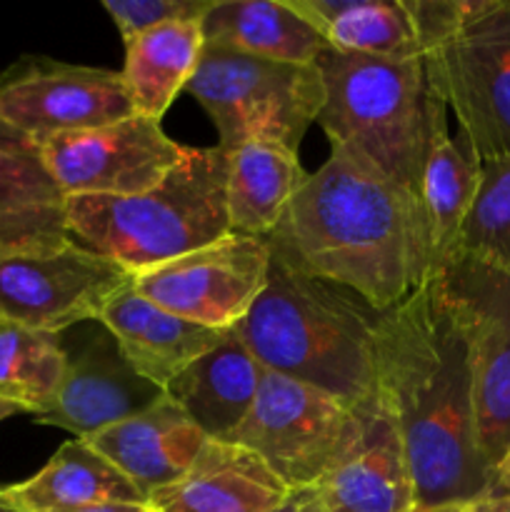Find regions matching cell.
Listing matches in <instances>:
<instances>
[{"mask_svg":"<svg viewBox=\"0 0 510 512\" xmlns=\"http://www.w3.org/2000/svg\"><path fill=\"white\" fill-rule=\"evenodd\" d=\"M315 68L325 103L315 123L330 145L348 148L418 200L435 120L448 113L423 58H370L328 48Z\"/></svg>","mask_w":510,"mask_h":512,"instance_id":"5b68a950","label":"cell"},{"mask_svg":"<svg viewBox=\"0 0 510 512\" xmlns=\"http://www.w3.org/2000/svg\"><path fill=\"white\" fill-rule=\"evenodd\" d=\"M135 273L85 245L68 243L35 250L0 253V318L40 333L95 320L123 290L133 288Z\"/></svg>","mask_w":510,"mask_h":512,"instance_id":"9c48e42d","label":"cell"},{"mask_svg":"<svg viewBox=\"0 0 510 512\" xmlns=\"http://www.w3.org/2000/svg\"><path fill=\"white\" fill-rule=\"evenodd\" d=\"M135 115L123 75L88 65L30 60L0 75V120L35 143Z\"/></svg>","mask_w":510,"mask_h":512,"instance_id":"4fadbf2b","label":"cell"},{"mask_svg":"<svg viewBox=\"0 0 510 512\" xmlns=\"http://www.w3.org/2000/svg\"><path fill=\"white\" fill-rule=\"evenodd\" d=\"M428 280L463 333L480 453L498 473L510 450V275L455 253Z\"/></svg>","mask_w":510,"mask_h":512,"instance_id":"ba28073f","label":"cell"},{"mask_svg":"<svg viewBox=\"0 0 510 512\" xmlns=\"http://www.w3.org/2000/svg\"><path fill=\"white\" fill-rule=\"evenodd\" d=\"M310 173L298 150L275 140H250L228 153V225L230 233L268 238L290 200Z\"/></svg>","mask_w":510,"mask_h":512,"instance_id":"44dd1931","label":"cell"},{"mask_svg":"<svg viewBox=\"0 0 510 512\" xmlns=\"http://www.w3.org/2000/svg\"><path fill=\"white\" fill-rule=\"evenodd\" d=\"M418 510V508H415ZM418 512H468L465 505H453V508H438V510H418Z\"/></svg>","mask_w":510,"mask_h":512,"instance_id":"74e56055","label":"cell"},{"mask_svg":"<svg viewBox=\"0 0 510 512\" xmlns=\"http://www.w3.org/2000/svg\"><path fill=\"white\" fill-rule=\"evenodd\" d=\"M163 395L158 385L135 373L113 335L103 328L78 353L68 355L58 390L33 418L38 425L68 430L85 440L143 413Z\"/></svg>","mask_w":510,"mask_h":512,"instance_id":"9a60e30c","label":"cell"},{"mask_svg":"<svg viewBox=\"0 0 510 512\" xmlns=\"http://www.w3.org/2000/svg\"><path fill=\"white\" fill-rule=\"evenodd\" d=\"M25 410L20 408V405H15V403H8V400H0V423H3V420H8V418H13V415H23ZM28 415V413H25Z\"/></svg>","mask_w":510,"mask_h":512,"instance_id":"e575fe53","label":"cell"},{"mask_svg":"<svg viewBox=\"0 0 510 512\" xmlns=\"http://www.w3.org/2000/svg\"><path fill=\"white\" fill-rule=\"evenodd\" d=\"M375 390L403 438L415 508L470 505L495 490L475 423L468 348L433 283L378 318Z\"/></svg>","mask_w":510,"mask_h":512,"instance_id":"6da1fadb","label":"cell"},{"mask_svg":"<svg viewBox=\"0 0 510 512\" xmlns=\"http://www.w3.org/2000/svg\"><path fill=\"white\" fill-rule=\"evenodd\" d=\"M65 228L133 273L215 243L230 233L228 153L185 148L180 163L138 195L65 198Z\"/></svg>","mask_w":510,"mask_h":512,"instance_id":"277c9868","label":"cell"},{"mask_svg":"<svg viewBox=\"0 0 510 512\" xmlns=\"http://www.w3.org/2000/svg\"><path fill=\"white\" fill-rule=\"evenodd\" d=\"M468 512H510V495L490 493L485 498L475 500V503L465 505Z\"/></svg>","mask_w":510,"mask_h":512,"instance_id":"4dcf8cb0","label":"cell"},{"mask_svg":"<svg viewBox=\"0 0 510 512\" xmlns=\"http://www.w3.org/2000/svg\"><path fill=\"white\" fill-rule=\"evenodd\" d=\"M423 63L475 158H510V0H468L463 20L423 45Z\"/></svg>","mask_w":510,"mask_h":512,"instance_id":"52a82bcc","label":"cell"},{"mask_svg":"<svg viewBox=\"0 0 510 512\" xmlns=\"http://www.w3.org/2000/svg\"><path fill=\"white\" fill-rule=\"evenodd\" d=\"M350 408L318 388L263 368L258 395L228 443L253 450L290 490H310L333 465Z\"/></svg>","mask_w":510,"mask_h":512,"instance_id":"30bf717a","label":"cell"},{"mask_svg":"<svg viewBox=\"0 0 510 512\" xmlns=\"http://www.w3.org/2000/svg\"><path fill=\"white\" fill-rule=\"evenodd\" d=\"M458 253L475 255L510 275V158L483 165Z\"/></svg>","mask_w":510,"mask_h":512,"instance_id":"83f0119b","label":"cell"},{"mask_svg":"<svg viewBox=\"0 0 510 512\" xmlns=\"http://www.w3.org/2000/svg\"><path fill=\"white\" fill-rule=\"evenodd\" d=\"M263 365L240 343L233 330L188 365L165 388V395L185 410L210 440H225L235 433L258 395Z\"/></svg>","mask_w":510,"mask_h":512,"instance_id":"d6986e66","label":"cell"},{"mask_svg":"<svg viewBox=\"0 0 510 512\" xmlns=\"http://www.w3.org/2000/svg\"><path fill=\"white\" fill-rule=\"evenodd\" d=\"M413 512H418V510H413Z\"/></svg>","mask_w":510,"mask_h":512,"instance_id":"60d3db41","label":"cell"},{"mask_svg":"<svg viewBox=\"0 0 510 512\" xmlns=\"http://www.w3.org/2000/svg\"><path fill=\"white\" fill-rule=\"evenodd\" d=\"M148 505H130V503H103V505H85L75 510H58V512H145Z\"/></svg>","mask_w":510,"mask_h":512,"instance_id":"1f68e13d","label":"cell"},{"mask_svg":"<svg viewBox=\"0 0 510 512\" xmlns=\"http://www.w3.org/2000/svg\"><path fill=\"white\" fill-rule=\"evenodd\" d=\"M65 195L40 155L0 150V253L68 243Z\"/></svg>","mask_w":510,"mask_h":512,"instance_id":"d4e9b609","label":"cell"},{"mask_svg":"<svg viewBox=\"0 0 510 512\" xmlns=\"http://www.w3.org/2000/svg\"><path fill=\"white\" fill-rule=\"evenodd\" d=\"M273 512H300V500H298V493L290 495V498L285 500V503L280 505L278 510H273Z\"/></svg>","mask_w":510,"mask_h":512,"instance_id":"8d00e7d4","label":"cell"},{"mask_svg":"<svg viewBox=\"0 0 510 512\" xmlns=\"http://www.w3.org/2000/svg\"><path fill=\"white\" fill-rule=\"evenodd\" d=\"M3 490L28 512L75 510L103 503L148 505V498L108 458L80 438L65 440L33 478Z\"/></svg>","mask_w":510,"mask_h":512,"instance_id":"603a6c76","label":"cell"},{"mask_svg":"<svg viewBox=\"0 0 510 512\" xmlns=\"http://www.w3.org/2000/svg\"><path fill=\"white\" fill-rule=\"evenodd\" d=\"M0 512H28V510H23V508H20V505H15L13 500H10L8 495H5V490L0 488Z\"/></svg>","mask_w":510,"mask_h":512,"instance_id":"d590c367","label":"cell"},{"mask_svg":"<svg viewBox=\"0 0 510 512\" xmlns=\"http://www.w3.org/2000/svg\"><path fill=\"white\" fill-rule=\"evenodd\" d=\"M480 175L483 163L475 158L463 135L458 140L450 138L448 113H443L435 120L418 193L430 275L458 253L460 233L480 188Z\"/></svg>","mask_w":510,"mask_h":512,"instance_id":"ffe728a7","label":"cell"},{"mask_svg":"<svg viewBox=\"0 0 510 512\" xmlns=\"http://www.w3.org/2000/svg\"><path fill=\"white\" fill-rule=\"evenodd\" d=\"M205 440V433L185 410L163 395L143 413L100 430L85 443L150 498L188 473Z\"/></svg>","mask_w":510,"mask_h":512,"instance_id":"e0dca14e","label":"cell"},{"mask_svg":"<svg viewBox=\"0 0 510 512\" xmlns=\"http://www.w3.org/2000/svg\"><path fill=\"white\" fill-rule=\"evenodd\" d=\"M298 493V500H300V512H328L323 508V503L318 500V495H315V490H295Z\"/></svg>","mask_w":510,"mask_h":512,"instance_id":"836d02e7","label":"cell"},{"mask_svg":"<svg viewBox=\"0 0 510 512\" xmlns=\"http://www.w3.org/2000/svg\"><path fill=\"white\" fill-rule=\"evenodd\" d=\"M313 490L328 512L415 510L403 438L378 390L350 408L343 445Z\"/></svg>","mask_w":510,"mask_h":512,"instance_id":"5bb4252c","label":"cell"},{"mask_svg":"<svg viewBox=\"0 0 510 512\" xmlns=\"http://www.w3.org/2000/svg\"><path fill=\"white\" fill-rule=\"evenodd\" d=\"M185 145L160 128V120L130 115L118 123L50 135L38 155L65 198L138 195L155 188L180 163Z\"/></svg>","mask_w":510,"mask_h":512,"instance_id":"7c38bea8","label":"cell"},{"mask_svg":"<svg viewBox=\"0 0 510 512\" xmlns=\"http://www.w3.org/2000/svg\"><path fill=\"white\" fill-rule=\"evenodd\" d=\"M200 28L205 45L280 63L310 65L328 50L323 35L285 0H218Z\"/></svg>","mask_w":510,"mask_h":512,"instance_id":"7402d4cb","label":"cell"},{"mask_svg":"<svg viewBox=\"0 0 510 512\" xmlns=\"http://www.w3.org/2000/svg\"><path fill=\"white\" fill-rule=\"evenodd\" d=\"M145 512H153V510H150V508H148V510H145Z\"/></svg>","mask_w":510,"mask_h":512,"instance_id":"f35d334b","label":"cell"},{"mask_svg":"<svg viewBox=\"0 0 510 512\" xmlns=\"http://www.w3.org/2000/svg\"><path fill=\"white\" fill-rule=\"evenodd\" d=\"M265 240L270 258L353 290L378 313L430 278L418 200L340 145H330Z\"/></svg>","mask_w":510,"mask_h":512,"instance_id":"7a4b0ae2","label":"cell"},{"mask_svg":"<svg viewBox=\"0 0 510 512\" xmlns=\"http://www.w3.org/2000/svg\"><path fill=\"white\" fill-rule=\"evenodd\" d=\"M0 150L3 153L38 155V143L33 138H28V135L20 133V130H15L5 120H0Z\"/></svg>","mask_w":510,"mask_h":512,"instance_id":"f546056e","label":"cell"},{"mask_svg":"<svg viewBox=\"0 0 510 512\" xmlns=\"http://www.w3.org/2000/svg\"><path fill=\"white\" fill-rule=\"evenodd\" d=\"M293 490L243 445L205 440L183 478L148 498L153 512H273Z\"/></svg>","mask_w":510,"mask_h":512,"instance_id":"2e32d148","label":"cell"},{"mask_svg":"<svg viewBox=\"0 0 510 512\" xmlns=\"http://www.w3.org/2000/svg\"><path fill=\"white\" fill-rule=\"evenodd\" d=\"M218 0H103L123 43L148 30L183 20L203 23Z\"/></svg>","mask_w":510,"mask_h":512,"instance_id":"f1b7e54d","label":"cell"},{"mask_svg":"<svg viewBox=\"0 0 510 512\" xmlns=\"http://www.w3.org/2000/svg\"><path fill=\"white\" fill-rule=\"evenodd\" d=\"M378 318L353 290L270 258L268 283L233 333L265 370L355 405L375 393Z\"/></svg>","mask_w":510,"mask_h":512,"instance_id":"3957f363","label":"cell"},{"mask_svg":"<svg viewBox=\"0 0 510 512\" xmlns=\"http://www.w3.org/2000/svg\"><path fill=\"white\" fill-rule=\"evenodd\" d=\"M123 45L125 63L120 75L135 115L160 120L198 68L205 48L203 28L198 20L168 23Z\"/></svg>","mask_w":510,"mask_h":512,"instance_id":"cb8c5ba5","label":"cell"},{"mask_svg":"<svg viewBox=\"0 0 510 512\" xmlns=\"http://www.w3.org/2000/svg\"><path fill=\"white\" fill-rule=\"evenodd\" d=\"M493 493L510 495V450H508V455L503 458V463H500L498 473H495V490H493Z\"/></svg>","mask_w":510,"mask_h":512,"instance_id":"d6a6232c","label":"cell"},{"mask_svg":"<svg viewBox=\"0 0 510 512\" xmlns=\"http://www.w3.org/2000/svg\"><path fill=\"white\" fill-rule=\"evenodd\" d=\"M185 90L210 115L225 153L250 140H275L298 150L325 103L315 63H280L215 45H205Z\"/></svg>","mask_w":510,"mask_h":512,"instance_id":"8992f818","label":"cell"},{"mask_svg":"<svg viewBox=\"0 0 510 512\" xmlns=\"http://www.w3.org/2000/svg\"><path fill=\"white\" fill-rule=\"evenodd\" d=\"M328 48L370 58H423L408 0H345V8L323 30Z\"/></svg>","mask_w":510,"mask_h":512,"instance_id":"4316f807","label":"cell"},{"mask_svg":"<svg viewBox=\"0 0 510 512\" xmlns=\"http://www.w3.org/2000/svg\"><path fill=\"white\" fill-rule=\"evenodd\" d=\"M268 273V240L228 233L193 253L140 270L133 290L178 318L233 330L263 293Z\"/></svg>","mask_w":510,"mask_h":512,"instance_id":"8fae6325","label":"cell"},{"mask_svg":"<svg viewBox=\"0 0 510 512\" xmlns=\"http://www.w3.org/2000/svg\"><path fill=\"white\" fill-rule=\"evenodd\" d=\"M0 323H3V318H0Z\"/></svg>","mask_w":510,"mask_h":512,"instance_id":"ab89813d","label":"cell"},{"mask_svg":"<svg viewBox=\"0 0 510 512\" xmlns=\"http://www.w3.org/2000/svg\"><path fill=\"white\" fill-rule=\"evenodd\" d=\"M133 370L165 393L193 360L213 350L228 330L205 328L158 308L133 288L123 290L100 315Z\"/></svg>","mask_w":510,"mask_h":512,"instance_id":"ac0fdd59","label":"cell"},{"mask_svg":"<svg viewBox=\"0 0 510 512\" xmlns=\"http://www.w3.org/2000/svg\"><path fill=\"white\" fill-rule=\"evenodd\" d=\"M68 353L58 335L0 323V400L40 413L58 390Z\"/></svg>","mask_w":510,"mask_h":512,"instance_id":"484cf974","label":"cell"}]
</instances>
